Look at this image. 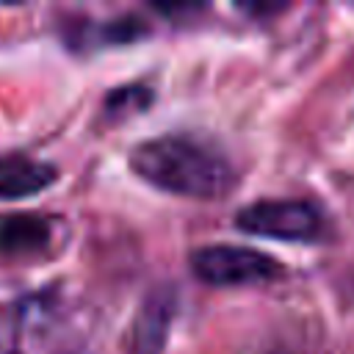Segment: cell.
<instances>
[{
	"label": "cell",
	"mask_w": 354,
	"mask_h": 354,
	"mask_svg": "<svg viewBox=\"0 0 354 354\" xmlns=\"http://www.w3.org/2000/svg\"><path fill=\"white\" fill-rule=\"evenodd\" d=\"M191 268L202 282L218 285V288L271 282L274 277L282 274L279 260L268 257L260 249L232 246V243H213V246L196 249L191 254Z\"/></svg>",
	"instance_id": "obj_2"
},
{
	"label": "cell",
	"mask_w": 354,
	"mask_h": 354,
	"mask_svg": "<svg viewBox=\"0 0 354 354\" xmlns=\"http://www.w3.org/2000/svg\"><path fill=\"white\" fill-rule=\"evenodd\" d=\"M58 177V169L47 160H36L22 152H11L0 158V199L33 196L50 188Z\"/></svg>",
	"instance_id": "obj_5"
},
{
	"label": "cell",
	"mask_w": 354,
	"mask_h": 354,
	"mask_svg": "<svg viewBox=\"0 0 354 354\" xmlns=\"http://www.w3.org/2000/svg\"><path fill=\"white\" fill-rule=\"evenodd\" d=\"M174 310H177V296L169 285L149 290L133 321V332H130L133 354H163L174 321Z\"/></svg>",
	"instance_id": "obj_4"
},
{
	"label": "cell",
	"mask_w": 354,
	"mask_h": 354,
	"mask_svg": "<svg viewBox=\"0 0 354 354\" xmlns=\"http://www.w3.org/2000/svg\"><path fill=\"white\" fill-rule=\"evenodd\" d=\"M238 230L279 241H315L324 232L321 210L307 199H260L235 216Z\"/></svg>",
	"instance_id": "obj_3"
},
{
	"label": "cell",
	"mask_w": 354,
	"mask_h": 354,
	"mask_svg": "<svg viewBox=\"0 0 354 354\" xmlns=\"http://www.w3.org/2000/svg\"><path fill=\"white\" fill-rule=\"evenodd\" d=\"M152 102V91L147 88V86H141V83H136V86H122V88H116V91H111L108 97H105V116L108 119H122V116H130V113H136V111H144L147 105Z\"/></svg>",
	"instance_id": "obj_7"
},
{
	"label": "cell",
	"mask_w": 354,
	"mask_h": 354,
	"mask_svg": "<svg viewBox=\"0 0 354 354\" xmlns=\"http://www.w3.org/2000/svg\"><path fill=\"white\" fill-rule=\"evenodd\" d=\"M130 169L152 188L188 199H221L235 188L227 158L188 136L141 141L130 149Z\"/></svg>",
	"instance_id": "obj_1"
},
{
	"label": "cell",
	"mask_w": 354,
	"mask_h": 354,
	"mask_svg": "<svg viewBox=\"0 0 354 354\" xmlns=\"http://www.w3.org/2000/svg\"><path fill=\"white\" fill-rule=\"evenodd\" d=\"M53 241V221L39 213H6L0 216V252L3 254H39Z\"/></svg>",
	"instance_id": "obj_6"
}]
</instances>
